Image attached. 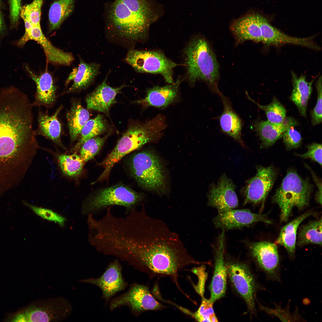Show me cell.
<instances>
[{
  "instance_id": "obj_1",
  "label": "cell",
  "mask_w": 322,
  "mask_h": 322,
  "mask_svg": "<svg viewBox=\"0 0 322 322\" xmlns=\"http://www.w3.org/2000/svg\"><path fill=\"white\" fill-rule=\"evenodd\" d=\"M112 248L118 258L137 264L153 278H175L180 270L198 263L179 236L162 221L148 216L143 205L118 225Z\"/></svg>"
},
{
  "instance_id": "obj_2",
  "label": "cell",
  "mask_w": 322,
  "mask_h": 322,
  "mask_svg": "<svg viewBox=\"0 0 322 322\" xmlns=\"http://www.w3.org/2000/svg\"><path fill=\"white\" fill-rule=\"evenodd\" d=\"M187 76L193 84L198 80L205 82L213 91L218 94L219 66L216 55L204 38L192 39L185 50Z\"/></svg>"
},
{
  "instance_id": "obj_3",
  "label": "cell",
  "mask_w": 322,
  "mask_h": 322,
  "mask_svg": "<svg viewBox=\"0 0 322 322\" xmlns=\"http://www.w3.org/2000/svg\"><path fill=\"white\" fill-rule=\"evenodd\" d=\"M158 14H144L130 10L121 0H115L109 12V28L119 36L137 40L146 36Z\"/></svg>"
},
{
  "instance_id": "obj_4",
  "label": "cell",
  "mask_w": 322,
  "mask_h": 322,
  "mask_svg": "<svg viewBox=\"0 0 322 322\" xmlns=\"http://www.w3.org/2000/svg\"><path fill=\"white\" fill-rule=\"evenodd\" d=\"M313 188L308 178L303 179L295 170L287 171L272 198L279 208L281 222L288 220L294 207L301 209L308 205Z\"/></svg>"
},
{
  "instance_id": "obj_5",
  "label": "cell",
  "mask_w": 322,
  "mask_h": 322,
  "mask_svg": "<svg viewBox=\"0 0 322 322\" xmlns=\"http://www.w3.org/2000/svg\"><path fill=\"white\" fill-rule=\"evenodd\" d=\"M130 171L143 188L160 194H166L168 186L165 169L161 160L149 150L136 154L129 163Z\"/></svg>"
},
{
  "instance_id": "obj_6",
  "label": "cell",
  "mask_w": 322,
  "mask_h": 322,
  "mask_svg": "<svg viewBox=\"0 0 322 322\" xmlns=\"http://www.w3.org/2000/svg\"><path fill=\"white\" fill-rule=\"evenodd\" d=\"M69 301L62 297L35 300L11 319L15 322H61L71 314Z\"/></svg>"
},
{
  "instance_id": "obj_7",
  "label": "cell",
  "mask_w": 322,
  "mask_h": 322,
  "mask_svg": "<svg viewBox=\"0 0 322 322\" xmlns=\"http://www.w3.org/2000/svg\"><path fill=\"white\" fill-rule=\"evenodd\" d=\"M144 198L143 194L127 186L117 185L102 189L88 198L82 205V213L88 216L113 205L124 207L127 213L135 208Z\"/></svg>"
},
{
  "instance_id": "obj_8",
  "label": "cell",
  "mask_w": 322,
  "mask_h": 322,
  "mask_svg": "<svg viewBox=\"0 0 322 322\" xmlns=\"http://www.w3.org/2000/svg\"><path fill=\"white\" fill-rule=\"evenodd\" d=\"M124 60L136 72L160 74L168 83H175L173 79V69L178 65L160 52L130 49Z\"/></svg>"
},
{
  "instance_id": "obj_9",
  "label": "cell",
  "mask_w": 322,
  "mask_h": 322,
  "mask_svg": "<svg viewBox=\"0 0 322 322\" xmlns=\"http://www.w3.org/2000/svg\"><path fill=\"white\" fill-rule=\"evenodd\" d=\"M225 265L227 276L232 286L243 299L250 312L255 313L256 284L248 267L244 263L236 261L227 262Z\"/></svg>"
},
{
  "instance_id": "obj_10",
  "label": "cell",
  "mask_w": 322,
  "mask_h": 322,
  "mask_svg": "<svg viewBox=\"0 0 322 322\" xmlns=\"http://www.w3.org/2000/svg\"><path fill=\"white\" fill-rule=\"evenodd\" d=\"M256 170V175L247 180L244 189V205L261 204L263 206L276 178V170L272 165H257Z\"/></svg>"
},
{
  "instance_id": "obj_11",
  "label": "cell",
  "mask_w": 322,
  "mask_h": 322,
  "mask_svg": "<svg viewBox=\"0 0 322 322\" xmlns=\"http://www.w3.org/2000/svg\"><path fill=\"white\" fill-rule=\"evenodd\" d=\"M123 305L128 306L135 312L159 310L164 307L152 295L147 287L137 284H134L126 293L114 299L110 308L113 310Z\"/></svg>"
},
{
  "instance_id": "obj_12",
  "label": "cell",
  "mask_w": 322,
  "mask_h": 322,
  "mask_svg": "<svg viewBox=\"0 0 322 322\" xmlns=\"http://www.w3.org/2000/svg\"><path fill=\"white\" fill-rule=\"evenodd\" d=\"M258 222L272 223L266 214L256 213L245 209H232L219 212L213 220L216 227L225 230L240 229Z\"/></svg>"
},
{
  "instance_id": "obj_13",
  "label": "cell",
  "mask_w": 322,
  "mask_h": 322,
  "mask_svg": "<svg viewBox=\"0 0 322 322\" xmlns=\"http://www.w3.org/2000/svg\"><path fill=\"white\" fill-rule=\"evenodd\" d=\"M251 255L259 267L271 278L278 277L279 259L275 244L267 241L247 243Z\"/></svg>"
},
{
  "instance_id": "obj_14",
  "label": "cell",
  "mask_w": 322,
  "mask_h": 322,
  "mask_svg": "<svg viewBox=\"0 0 322 322\" xmlns=\"http://www.w3.org/2000/svg\"><path fill=\"white\" fill-rule=\"evenodd\" d=\"M36 41L43 48L48 61L57 64L69 65L74 60L70 53L64 52L55 46L45 36L41 30V26H32L25 29L23 35L15 44L19 47L24 46L28 41Z\"/></svg>"
},
{
  "instance_id": "obj_15",
  "label": "cell",
  "mask_w": 322,
  "mask_h": 322,
  "mask_svg": "<svg viewBox=\"0 0 322 322\" xmlns=\"http://www.w3.org/2000/svg\"><path fill=\"white\" fill-rule=\"evenodd\" d=\"M236 186L226 174H223L216 183L213 184L208 194V205L218 212L234 209L238 205Z\"/></svg>"
},
{
  "instance_id": "obj_16",
  "label": "cell",
  "mask_w": 322,
  "mask_h": 322,
  "mask_svg": "<svg viewBox=\"0 0 322 322\" xmlns=\"http://www.w3.org/2000/svg\"><path fill=\"white\" fill-rule=\"evenodd\" d=\"M80 281L99 287L102 291L103 297L107 300L117 292L124 289L127 284L123 278L121 267L117 260L109 265L100 277L82 279Z\"/></svg>"
},
{
  "instance_id": "obj_17",
  "label": "cell",
  "mask_w": 322,
  "mask_h": 322,
  "mask_svg": "<svg viewBox=\"0 0 322 322\" xmlns=\"http://www.w3.org/2000/svg\"><path fill=\"white\" fill-rule=\"evenodd\" d=\"M225 237V230L222 229L216 250L214 270L210 286L209 299L213 303L223 297L226 290L227 274L224 258Z\"/></svg>"
},
{
  "instance_id": "obj_18",
  "label": "cell",
  "mask_w": 322,
  "mask_h": 322,
  "mask_svg": "<svg viewBox=\"0 0 322 322\" xmlns=\"http://www.w3.org/2000/svg\"><path fill=\"white\" fill-rule=\"evenodd\" d=\"M262 42L268 45L278 46L284 44L299 45L314 49L319 47L313 41L311 37L300 38L287 35L272 26L267 19L258 14Z\"/></svg>"
},
{
  "instance_id": "obj_19",
  "label": "cell",
  "mask_w": 322,
  "mask_h": 322,
  "mask_svg": "<svg viewBox=\"0 0 322 322\" xmlns=\"http://www.w3.org/2000/svg\"><path fill=\"white\" fill-rule=\"evenodd\" d=\"M298 124L297 121L293 118L286 116L283 121L279 123L258 120L253 123L252 127L261 140V147L266 148L273 145L289 128L294 127Z\"/></svg>"
},
{
  "instance_id": "obj_20",
  "label": "cell",
  "mask_w": 322,
  "mask_h": 322,
  "mask_svg": "<svg viewBox=\"0 0 322 322\" xmlns=\"http://www.w3.org/2000/svg\"><path fill=\"white\" fill-rule=\"evenodd\" d=\"M108 74L103 82L89 94L86 98L87 109L108 114L111 107L116 102L115 98L122 89L126 86L123 84L113 88L106 83Z\"/></svg>"
},
{
  "instance_id": "obj_21",
  "label": "cell",
  "mask_w": 322,
  "mask_h": 322,
  "mask_svg": "<svg viewBox=\"0 0 322 322\" xmlns=\"http://www.w3.org/2000/svg\"><path fill=\"white\" fill-rule=\"evenodd\" d=\"M180 82L178 79L174 84L162 86H154L149 89L145 97L134 102L145 107L166 108L177 97Z\"/></svg>"
},
{
  "instance_id": "obj_22",
  "label": "cell",
  "mask_w": 322,
  "mask_h": 322,
  "mask_svg": "<svg viewBox=\"0 0 322 322\" xmlns=\"http://www.w3.org/2000/svg\"><path fill=\"white\" fill-rule=\"evenodd\" d=\"M26 68L36 86L33 106H43L47 108H52L55 102L57 96L56 88L52 76L47 71L38 75L28 67L26 66Z\"/></svg>"
},
{
  "instance_id": "obj_23",
  "label": "cell",
  "mask_w": 322,
  "mask_h": 322,
  "mask_svg": "<svg viewBox=\"0 0 322 322\" xmlns=\"http://www.w3.org/2000/svg\"><path fill=\"white\" fill-rule=\"evenodd\" d=\"M100 65L95 62L87 63L80 60L78 66L74 68L66 79L67 85L71 80V86L64 95L79 91L87 87L94 81L99 72Z\"/></svg>"
},
{
  "instance_id": "obj_24",
  "label": "cell",
  "mask_w": 322,
  "mask_h": 322,
  "mask_svg": "<svg viewBox=\"0 0 322 322\" xmlns=\"http://www.w3.org/2000/svg\"><path fill=\"white\" fill-rule=\"evenodd\" d=\"M230 29L239 42L247 40L262 42L258 14L248 15L236 20Z\"/></svg>"
},
{
  "instance_id": "obj_25",
  "label": "cell",
  "mask_w": 322,
  "mask_h": 322,
  "mask_svg": "<svg viewBox=\"0 0 322 322\" xmlns=\"http://www.w3.org/2000/svg\"><path fill=\"white\" fill-rule=\"evenodd\" d=\"M222 102L224 109L219 120L222 131L244 145L241 136L242 124L240 117L234 111L229 99L220 92L219 94Z\"/></svg>"
},
{
  "instance_id": "obj_26",
  "label": "cell",
  "mask_w": 322,
  "mask_h": 322,
  "mask_svg": "<svg viewBox=\"0 0 322 322\" xmlns=\"http://www.w3.org/2000/svg\"><path fill=\"white\" fill-rule=\"evenodd\" d=\"M63 108L60 106L52 115L40 111L38 116V128L36 134L41 135L51 140L63 149L61 136L62 127L58 116Z\"/></svg>"
},
{
  "instance_id": "obj_27",
  "label": "cell",
  "mask_w": 322,
  "mask_h": 322,
  "mask_svg": "<svg viewBox=\"0 0 322 322\" xmlns=\"http://www.w3.org/2000/svg\"><path fill=\"white\" fill-rule=\"evenodd\" d=\"M292 75L293 89L290 98L297 107L301 115L306 117L314 80L307 81L305 76L303 75L298 77L293 72Z\"/></svg>"
},
{
  "instance_id": "obj_28",
  "label": "cell",
  "mask_w": 322,
  "mask_h": 322,
  "mask_svg": "<svg viewBox=\"0 0 322 322\" xmlns=\"http://www.w3.org/2000/svg\"><path fill=\"white\" fill-rule=\"evenodd\" d=\"M66 117L71 141L74 142L79 138L82 128L89 120V113L79 100L73 99Z\"/></svg>"
},
{
  "instance_id": "obj_29",
  "label": "cell",
  "mask_w": 322,
  "mask_h": 322,
  "mask_svg": "<svg viewBox=\"0 0 322 322\" xmlns=\"http://www.w3.org/2000/svg\"><path fill=\"white\" fill-rule=\"evenodd\" d=\"M313 215L310 212H306L293 220L282 227L276 239V244L283 246L290 255L295 250L296 235L298 227L306 218Z\"/></svg>"
},
{
  "instance_id": "obj_30",
  "label": "cell",
  "mask_w": 322,
  "mask_h": 322,
  "mask_svg": "<svg viewBox=\"0 0 322 322\" xmlns=\"http://www.w3.org/2000/svg\"><path fill=\"white\" fill-rule=\"evenodd\" d=\"M74 0H56L51 5L49 12L50 31L58 29L72 12Z\"/></svg>"
},
{
  "instance_id": "obj_31",
  "label": "cell",
  "mask_w": 322,
  "mask_h": 322,
  "mask_svg": "<svg viewBox=\"0 0 322 322\" xmlns=\"http://www.w3.org/2000/svg\"><path fill=\"white\" fill-rule=\"evenodd\" d=\"M309 244L322 245V219L313 221L300 228L297 244L300 246Z\"/></svg>"
},
{
  "instance_id": "obj_32",
  "label": "cell",
  "mask_w": 322,
  "mask_h": 322,
  "mask_svg": "<svg viewBox=\"0 0 322 322\" xmlns=\"http://www.w3.org/2000/svg\"><path fill=\"white\" fill-rule=\"evenodd\" d=\"M107 129L106 123L101 115L99 114L89 120L81 131L79 140L72 150L77 151L86 141L102 134Z\"/></svg>"
},
{
  "instance_id": "obj_33",
  "label": "cell",
  "mask_w": 322,
  "mask_h": 322,
  "mask_svg": "<svg viewBox=\"0 0 322 322\" xmlns=\"http://www.w3.org/2000/svg\"><path fill=\"white\" fill-rule=\"evenodd\" d=\"M58 159L63 172L71 177L77 176L80 174L85 162L81 157L76 154H62L58 156Z\"/></svg>"
},
{
  "instance_id": "obj_34",
  "label": "cell",
  "mask_w": 322,
  "mask_h": 322,
  "mask_svg": "<svg viewBox=\"0 0 322 322\" xmlns=\"http://www.w3.org/2000/svg\"><path fill=\"white\" fill-rule=\"evenodd\" d=\"M247 96L249 100L265 112L267 120L270 122L273 123H280L286 117L285 109L275 96H274L272 101L270 104L262 105L257 103L249 95Z\"/></svg>"
},
{
  "instance_id": "obj_35",
  "label": "cell",
  "mask_w": 322,
  "mask_h": 322,
  "mask_svg": "<svg viewBox=\"0 0 322 322\" xmlns=\"http://www.w3.org/2000/svg\"><path fill=\"white\" fill-rule=\"evenodd\" d=\"M108 136L94 137L84 143L80 148V156L85 162L92 159L99 152Z\"/></svg>"
},
{
  "instance_id": "obj_36",
  "label": "cell",
  "mask_w": 322,
  "mask_h": 322,
  "mask_svg": "<svg viewBox=\"0 0 322 322\" xmlns=\"http://www.w3.org/2000/svg\"><path fill=\"white\" fill-rule=\"evenodd\" d=\"M44 0H33L30 4L21 7L20 16L32 25L41 26V8Z\"/></svg>"
},
{
  "instance_id": "obj_37",
  "label": "cell",
  "mask_w": 322,
  "mask_h": 322,
  "mask_svg": "<svg viewBox=\"0 0 322 322\" xmlns=\"http://www.w3.org/2000/svg\"><path fill=\"white\" fill-rule=\"evenodd\" d=\"M213 304L209 299L203 297L199 307L193 314V317L199 322L218 321L213 308Z\"/></svg>"
},
{
  "instance_id": "obj_38",
  "label": "cell",
  "mask_w": 322,
  "mask_h": 322,
  "mask_svg": "<svg viewBox=\"0 0 322 322\" xmlns=\"http://www.w3.org/2000/svg\"><path fill=\"white\" fill-rule=\"evenodd\" d=\"M23 203L24 205L29 207L36 215L43 219L54 222L58 223L61 227H64L66 220L65 217L51 210L37 207L24 201Z\"/></svg>"
},
{
  "instance_id": "obj_39",
  "label": "cell",
  "mask_w": 322,
  "mask_h": 322,
  "mask_svg": "<svg viewBox=\"0 0 322 322\" xmlns=\"http://www.w3.org/2000/svg\"><path fill=\"white\" fill-rule=\"evenodd\" d=\"M292 126L288 129L283 134L282 137L287 150L298 148L301 144L302 138L299 131Z\"/></svg>"
},
{
  "instance_id": "obj_40",
  "label": "cell",
  "mask_w": 322,
  "mask_h": 322,
  "mask_svg": "<svg viewBox=\"0 0 322 322\" xmlns=\"http://www.w3.org/2000/svg\"><path fill=\"white\" fill-rule=\"evenodd\" d=\"M317 92V99L316 106L311 111V122L313 126L322 122V78H318L316 84Z\"/></svg>"
},
{
  "instance_id": "obj_41",
  "label": "cell",
  "mask_w": 322,
  "mask_h": 322,
  "mask_svg": "<svg viewBox=\"0 0 322 322\" xmlns=\"http://www.w3.org/2000/svg\"><path fill=\"white\" fill-rule=\"evenodd\" d=\"M307 151L303 154H295L303 159H310L322 165V145L313 143L307 146Z\"/></svg>"
},
{
  "instance_id": "obj_42",
  "label": "cell",
  "mask_w": 322,
  "mask_h": 322,
  "mask_svg": "<svg viewBox=\"0 0 322 322\" xmlns=\"http://www.w3.org/2000/svg\"><path fill=\"white\" fill-rule=\"evenodd\" d=\"M260 307L261 310L269 314L275 316L281 320H285L286 321H292L291 320L296 319L294 318L293 316H292V315H291L289 311L279 307L272 309L261 305H260Z\"/></svg>"
},
{
  "instance_id": "obj_43",
  "label": "cell",
  "mask_w": 322,
  "mask_h": 322,
  "mask_svg": "<svg viewBox=\"0 0 322 322\" xmlns=\"http://www.w3.org/2000/svg\"><path fill=\"white\" fill-rule=\"evenodd\" d=\"M10 16L13 24L15 25L18 21L21 8V0H9Z\"/></svg>"
},
{
  "instance_id": "obj_44",
  "label": "cell",
  "mask_w": 322,
  "mask_h": 322,
  "mask_svg": "<svg viewBox=\"0 0 322 322\" xmlns=\"http://www.w3.org/2000/svg\"><path fill=\"white\" fill-rule=\"evenodd\" d=\"M310 172H311V174L313 177V179L315 183H316L317 186H318V190L316 193L315 195V199L317 202L321 205L322 203V191H321V183L320 184V183L321 182V181H320V179H319L317 177L315 174L312 172V171L310 170Z\"/></svg>"
},
{
  "instance_id": "obj_45",
  "label": "cell",
  "mask_w": 322,
  "mask_h": 322,
  "mask_svg": "<svg viewBox=\"0 0 322 322\" xmlns=\"http://www.w3.org/2000/svg\"><path fill=\"white\" fill-rule=\"evenodd\" d=\"M4 29L3 21L1 14L0 12V35Z\"/></svg>"
}]
</instances>
